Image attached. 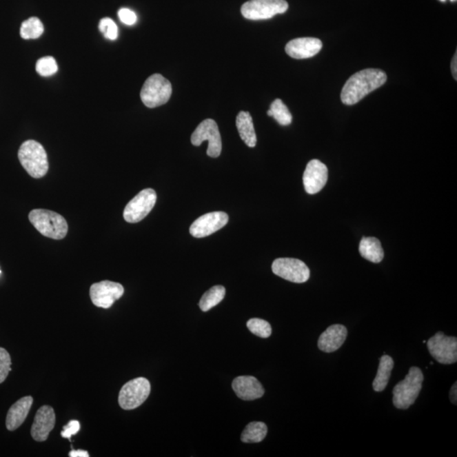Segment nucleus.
Segmentation results:
<instances>
[{
  "label": "nucleus",
  "instance_id": "nucleus-9",
  "mask_svg": "<svg viewBox=\"0 0 457 457\" xmlns=\"http://www.w3.org/2000/svg\"><path fill=\"white\" fill-rule=\"evenodd\" d=\"M157 201V194L151 188L144 189L125 206L123 216L128 223H139L150 213Z\"/></svg>",
  "mask_w": 457,
  "mask_h": 457
},
{
  "label": "nucleus",
  "instance_id": "nucleus-23",
  "mask_svg": "<svg viewBox=\"0 0 457 457\" xmlns=\"http://www.w3.org/2000/svg\"><path fill=\"white\" fill-rule=\"evenodd\" d=\"M267 428L265 423L252 422L249 423L241 434V441L244 443H259L265 440Z\"/></svg>",
  "mask_w": 457,
  "mask_h": 457
},
{
  "label": "nucleus",
  "instance_id": "nucleus-4",
  "mask_svg": "<svg viewBox=\"0 0 457 457\" xmlns=\"http://www.w3.org/2000/svg\"><path fill=\"white\" fill-rule=\"evenodd\" d=\"M425 377L417 367H412L403 381L393 389V404L398 409L406 410L417 400Z\"/></svg>",
  "mask_w": 457,
  "mask_h": 457
},
{
  "label": "nucleus",
  "instance_id": "nucleus-18",
  "mask_svg": "<svg viewBox=\"0 0 457 457\" xmlns=\"http://www.w3.org/2000/svg\"><path fill=\"white\" fill-rule=\"evenodd\" d=\"M347 329L344 325H334L318 338V347L322 352L330 353L341 347L347 339Z\"/></svg>",
  "mask_w": 457,
  "mask_h": 457
},
{
  "label": "nucleus",
  "instance_id": "nucleus-15",
  "mask_svg": "<svg viewBox=\"0 0 457 457\" xmlns=\"http://www.w3.org/2000/svg\"><path fill=\"white\" fill-rule=\"evenodd\" d=\"M57 422L55 412L50 406L41 407L34 418L32 426L31 434L34 440L43 442L48 440V436L54 429Z\"/></svg>",
  "mask_w": 457,
  "mask_h": 457
},
{
  "label": "nucleus",
  "instance_id": "nucleus-2",
  "mask_svg": "<svg viewBox=\"0 0 457 457\" xmlns=\"http://www.w3.org/2000/svg\"><path fill=\"white\" fill-rule=\"evenodd\" d=\"M29 221L43 236L54 240L64 239L68 224L62 215L47 210H34L29 214Z\"/></svg>",
  "mask_w": 457,
  "mask_h": 457
},
{
  "label": "nucleus",
  "instance_id": "nucleus-10",
  "mask_svg": "<svg viewBox=\"0 0 457 457\" xmlns=\"http://www.w3.org/2000/svg\"><path fill=\"white\" fill-rule=\"evenodd\" d=\"M431 356L441 364H452L457 361V339L438 332L427 343Z\"/></svg>",
  "mask_w": 457,
  "mask_h": 457
},
{
  "label": "nucleus",
  "instance_id": "nucleus-25",
  "mask_svg": "<svg viewBox=\"0 0 457 457\" xmlns=\"http://www.w3.org/2000/svg\"><path fill=\"white\" fill-rule=\"evenodd\" d=\"M267 115L274 117L278 124L281 125H289L292 122V115L288 108L281 99H276L271 103L270 110L267 111Z\"/></svg>",
  "mask_w": 457,
  "mask_h": 457
},
{
  "label": "nucleus",
  "instance_id": "nucleus-34",
  "mask_svg": "<svg viewBox=\"0 0 457 457\" xmlns=\"http://www.w3.org/2000/svg\"><path fill=\"white\" fill-rule=\"evenodd\" d=\"M456 52L454 55V57L452 59V62H451V72H452V75L454 77L455 80H457V57H456Z\"/></svg>",
  "mask_w": 457,
  "mask_h": 457
},
{
  "label": "nucleus",
  "instance_id": "nucleus-38",
  "mask_svg": "<svg viewBox=\"0 0 457 457\" xmlns=\"http://www.w3.org/2000/svg\"><path fill=\"white\" fill-rule=\"evenodd\" d=\"M0 274H1V270H0Z\"/></svg>",
  "mask_w": 457,
  "mask_h": 457
},
{
  "label": "nucleus",
  "instance_id": "nucleus-19",
  "mask_svg": "<svg viewBox=\"0 0 457 457\" xmlns=\"http://www.w3.org/2000/svg\"><path fill=\"white\" fill-rule=\"evenodd\" d=\"M33 403L32 396H25L17 400L12 407L10 408L6 417V428L10 431H14L19 428L22 423L27 419L30 410Z\"/></svg>",
  "mask_w": 457,
  "mask_h": 457
},
{
  "label": "nucleus",
  "instance_id": "nucleus-26",
  "mask_svg": "<svg viewBox=\"0 0 457 457\" xmlns=\"http://www.w3.org/2000/svg\"><path fill=\"white\" fill-rule=\"evenodd\" d=\"M44 32L43 25L39 18L31 17L22 22L21 27V38L26 40L39 38Z\"/></svg>",
  "mask_w": 457,
  "mask_h": 457
},
{
  "label": "nucleus",
  "instance_id": "nucleus-16",
  "mask_svg": "<svg viewBox=\"0 0 457 457\" xmlns=\"http://www.w3.org/2000/svg\"><path fill=\"white\" fill-rule=\"evenodd\" d=\"M322 48L321 40L315 38H300L290 41L286 44L285 52L290 57L303 59L315 57Z\"/></svg>",
  "mask_w": 457,
  "mask_h": 457
},
{
  "label": "nucleus",
  "instance_id": "nucleus-21",
  "mask_svg": "<svg viewBox=\"0 0 457 457\" xmlns=\"http://www.w3.org/2000/svg\"><path fill=\"white\" fill-rule=\"evenodd\" d=\"M362 257L374 263H380L384 258V250L380 241L375 237H363L359 245Z\"/></svg>",
  "mask_w": 457,
  "mask_h": 457
},
{
  "label": "nucleus",
  "instance_id": "nucleus-22",
  "mask_svg": "<svg viewBox=\"0 0 457 457\" xmlns=\"http://www.w3.org/2000/svg\"><path fill=\"white\" fill-rule=\"evenodd\" d=\"M394 369V361L391 356L384 355L380 358L378 373L373 382V388L375 392H381L387 386L392 372Z\"/></svg>",
  "mask_w": 457,
  "mask_h": 457
},
{
  "label": "nucleus",
  "instance_id": "nucleus-1",
  "mask_svg": "<svg viewBox=\"0 0 457 457\" xmlns=\"http://www.w3.org/2000/svg\"><path fill=\"white\" fill-rule=\"evenodd\" d=\"M387 81V76L381 70L366 69L352 76L341 91V101L345 105H354L370 92L380 88Z\"/></svg>",
  "mask_w": 457,
  "mask_h": 457
},
{
  "label": "nucleus",
  "instance_id": "nucleus-36",
  "mask_svg": "<svg viewBox=\"0 0 457 457\" xmlns=\"http://www.w3.org/2000/svg\"><path fill=\"white\" fill-rule=\"evenodd\" d=\"M451 1L454 2L456 1V0H451Z\"/></svg>",
  "mask_w": 457,
  "mask_h": 457
},
{
  "label": "nucleus",
  "instance_id": "nucleus-30",
  "mask_svg": "<svg viewBox=\"0 0 457 457\" xmlns=\"http://www.w3.org/2000/svg\"><path fill=\"white\" fill-rule=\"evenodd\" d=\"M11 358L5 348L0 347V384L6 380L11 371Z\"/></svg>",
  "mask_w": 457,
  "mask_h": 457
},
{
  "label": "nucleus",
  "instance_id": "nucleus-37",
  "mask_svg": "<svg viewBox=\"0 0 457 457\" xmlns=\"http://www.w3.org/2000/svg\"><path fill=\"white\" fill-rule=\"evenodd\" d=\"M440 1H443V2H445V0H440Z\"/></svg>",
  "mask_w": 457,
  "mask_h": 457
},
{
  "label": "nucleus",
  "instance_id": "nucleus-28",
  "mask_svg": "<svg viewBox=\"0 0 457 457\" xmlns=\"http://www.w3.org/2000/svg\"><path fill=\"white\" fill-rule=\"evenodd\" d=\"M36 70L41 77L53 76L58 72L57 62L51 57L41 58L37 62Z\"/></svg>",
  "mask_w": 457,
  "mask_h": 457
},
{
  "label": "nucleus",
  "instance_id": "nucleus-20",
  "mask_svg": "<svg viewBox=\"0 0 457 457\" xmlns=\"http://www.w3.org/2000/svg\"><path fill=\"white\" fill-rule=\"evenodd\" d=\"M236 128L241 140L249 148H254L257 144V136H256L254 121H252L250 113L241 111L236 117Z\"/></svg>",
  "mask_w": 457,
  "mask_h": 457
},
{
  "label": "nucleus",
  "instance_id": "nucleus-31",
  "mask_svg": "<svg viewBox=\"0 0 457 457\" xmlns=\"http://www.w3.org/2000/svg\"><path fill=\"white\" fill-rule=\"evenodd\" d=\"M118 16L122 23L125 25L132 26L135 24L137 21L136 13L129 9H121L118 11Z\"/></svg>",
  "mask_w": 457,
  "mask_h": 457
},
{
  "label": "nucleus",
  "instance_id": "nucleus-8",
  "mask_svg": "<svg viewBox=\"0 0 457 457\" xmlns=\"http://www.w3.org/2000/svg\"><path fill=\"white\" fill-rule=\"evenodd\" d=\"M191 141L192 145L199 147L204 141L209 143L207 154L211 158H218L222 151L221 133L216 122L212 119L201 122L198 128L192 133Z\"/></svg>",
  "mask_w": 457,
  "mask_h": 457
},
{
  "label": "nucleus",
  "instance_id": "nucleus-13",
  "mask_svg": "<svg viewBox=\"0 0 457 457\" xmlns=\"http://www.w3.org/2000/svg\"><path fill=\"white\" fill-rule=\"evenodd\" d=\"M229 221L225 212H212L196 219L190 227V234L196 238H203L225 227Z\"/></svg>",
  "mask_w": 457,
  "mask_h": 457
},
{
  "label": "nucleus",
  "instance_id": "nucleus-11",
  "mask_svg": "<svg viewBox=\"0 0 457 457\" xmlns=\"http://www.w3.org/2000/svg\"><path fill=\"white\" fill-rule=\"evenodd\" d=\"M272 270L277 276L293 283H304L310 277V270L299 259L282 258L274 260Z\"/></svg>",
  "mask_w": 457,
  "mask_h": 457
},
{
  "label": "nucleus",
  "instance_id": "nucleus-32",
  "mask_svg": "<svg viewBox=\"0 0 457 457\" xmlns=\"http://www.w3.org/2000/svg\"><path fill=\"white\" fill-rule=\"evenodd\" d=\"M80 429V423L77 421V420H72V421L68 423V425L64 426L61 432V436L68 438V440H72V437L79 432Z\"/></svg>",
  "mask_w": 457,
  "mask_h": 457
},
{
  "label": "nucleus",
  "instance_id": "nucleus-33",
  "mask_svg": "<svg viewBox=\"0 0 457 457\" xmlns=\"http://www.w3.org/2000/svg\"><path fill=\"white\" fill-rule=\"evenodd\" d=\"M70 457H88V452L83 451V449H78V451H72L70 452Z\"/></svg>",
  "mask_w": 457,
  "mask_h": 457
},
{
  "label": "nucleus",
  "instance_id": "nucleus-35",
  "mask_svg": "<svg viewBox=\"0 0 457 457\" xmlns=\"http://www.w3.org/2000/svg\"><path fill=\"white\" fill-rule=\"evenodd\" d=\"M456 388L457 387H456V382L455 384L453 385V386H452L451 393H449V397H451V403L453 404H455V405H456V403H457V401H456V400H457Z\"/></svg>",
  "mask_w": 457,
  "mask_h": 457
},
{
  "label": "nucleus",
  "instance_id": "nucleus-5",
  "mask_svg": "<svg viewBox=\"0 0 457 457\" xmlns=\"http://www.w3.org/2000/svg\"><path fill=\"white\" fill-rule=\"evenodd\" d=\"M172 94V85L161 74L148 78L141 91V99L150 109L165 105Z\"/></svg>",
  "mask_w": 457,
  "mask_h": 457
},
{
  "label": "nucleus",
  "instance_id": "nucleus-14",
  "mask_svg": "<svg viewBox=\"0 0 457 457\" xmlns=\"http://www.w3.org/2000/svg\"><path fill=\"white\" fill-rule=\"evenodd\" d=\"M328 181V168L318 159H313L307 163L303 174L305 191L314 195L325 187Z\"/></svg>",
  "mask_w": 457,
  "mask_h": 457
},
{
  "label": "nucleus",
  "instance_id": "nucleus-24",
  "mask_svg": "<svg viewBox=\"0 0 457 457\" xmlns=\"http://www.w3.org/2000/svg\"><path fill=\"white\" fill-rule=\"evenodd\" d=\"M225 296V288L222 285H215L204 293L199 302V307L203 312H207L222 302Z\"/></svg>",
  "mask_w": 457,
  "mask_h": 457
},
{
  "label": "nucleus",
  "instance_id": "nucleus-27",
  "mask_svg": "<svg viewBox=\"0 0 457 457\" xmlns=\"http://www.w3.org/2000/svg\"><path fill=\"white\" fill-rule=\"evenodd\" d=\"M247 328L250 332L258 337L269 338L272 334V328L269 322L261 318H252L247 322Z\"/></svg>",
  "mask_w": 457,
  "mask_h": 457
},
{
  "label": "nucleus",
  "instance_id": "nucleus-29",
  "mask_svg": "<svg viewBox=\"0 0 457 457\" xmlns=\"http://www.w3.org/2000/svg\"><path fill=\"white\" fill-rule=\"evenodd\" d=\"M100 32L106 39L110 40H116L118 38V27L115 22L110 18H103L99 22V26Z\"/></svg>",
  "mask_w": 457,
  "mask_h": 457
},
{
  "label": "nucleus",
  "instance_id": "nucleus-3",
  "mask_svg": "<svg viewBox=\"0 0 457 457\" xmlns=\"http://www.w3.org/2000/svg\"><path fill=\"white\" fill-rule=\"evenodd\" d=\"M18 158L22 167L32 177L39 179L48 173L47 152L42 145L36 141L28 140L22 143L18 152Z\"/></svg>",
  "mask_w": 457,
  "mask_h": 457
},
{
  "label": "nucleus",
  "instance_id": "nucleus-7",
  "mask_svg": "<svg viewBox=\"0 0 457 457\" xmlns=\"http://www.w3.org/2000/svg\"><path fill=\"white\" fill-rule=\"evenodd\" d=\"M150 392L151 385L147 378H134L121 388L119 394V405L124 410L136 409L144 403Z\"/></svg>",
  "mask_w": 457,
  "mask_h": 457
},
{
  "label": "nucleus",
  "instance_id": "nucleus-6",
  "mask_svg": "<svg viewBox=\"0 0 457 457\" xmlns=\"http://www.w3.org/2000/svg\"><path fill=\"white\" fill-rule=\"evenodd\" d=\"M288 8L285 0H250L241 6V12L246 19L261 21L284 14Z\"/></svg>",
  "mask_w": 457,
  "mask_h": 457
},
{
  "label": "nucleus",
  "instance_id": "nucleus-12",
  "mask_svg": "<svg viewBox=\"0 0 457 457\" xmlns=\"http://www.w3.org/2000/svg\"><path fill=\"white\" fill-rule=\"evenodd\" d=\"M124 287L116 282L103 281L92 285L90 297L96 307L110 308L115 301L121 298L124 294Z\"/></svg>",
  "mask_w": 457,
  "mask_h": 457
},
{
  "label": "nucleus",
  "instance_id": "nucleus-17",
  "mask_svg": "<svg viewBox=\"0 0 457 457\" xmlns=\"http://www.w3.org/2000/svg\"><path fill=\"white\" fill-rule=\"evenodd\" d=\"M233 391L240 399L244 400H254L265 395L261 383L252 376H240L235 378L232 383Z\"/></svg>",
  "mask_w": 457,
  "mask_h": 457
}]
</instances>
